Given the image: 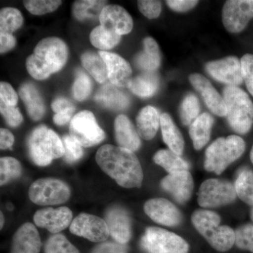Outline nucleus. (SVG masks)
Returning a JSON list of instances; mask_svg holds the SVG:
<instances>
[{
	"instance_id": "nucleus-29",
	"label": "nucleus",
	"mask_w": 253,
	"mask_h": 253,
	"mask_svg": "<svg viewBox=\"0 0 253 253\" xmlns=\"http://www.w3.org/2000/svg\"><path fill=\"white\" fill-rule=\"evenodd\" d=\"M106 1L80 0L73 3L72 12L74 17L81 22L97 19L106 6Z\"/></svg>"
},
{
	"instance_id": "nucleus-25",
	"label": "nucleus",
	"mask_w": 253,
	"mask_h": 253,
	"mask_svg": "<svg viewBox=\"0 0 253 253\" xmlns=\"http://www.w3.org/2000/svg\"><path fill=\"white\" fill-rule=\"evenodd\" d=\"M213 123L214 119L207 113H203L191 123L189 134L195 149L201 150L208 144L211 138Z\"/></svg>"
},
{
	"instance_id": "nucleus-55",
	"label": "nucleus",
	"mask_w": 253,
	"mask_h": 253,
	"mask_svg": "<svg viewBox=\"0 0 253 253\" xmlns=\"http://www.w3.org/2000/svg\"><path fill=\"white\" fill-rule=\"evenodd\" d=\"M251 219H252V221H253V206L252 207V209H251Z\"/></svg>"
},
{
	"instance_id": "nucleus-1",
	"label": "nucleus",
	"mask_w": 253,
	"mask_h": 253,
	"mask_svg": "<svg viewBox=\"0 0 253 253\" xmlns=\"http://www.w3.org/2000/svg\"><path fill=\"white\" fill-rule=\"evenodd\" d=\"M96 161L101 169L124 188H139L142 184V168L132 151L106 144L98 150Z\"/></svg>"
},
{
	"instance_id": "nucleus-13",
	"label": "nucleus",
	"mask_w": 253,
	"mask_h": 253,
	"mask_svg": "<svg viewBox=\"0 0 253 253\" xmlns=\"http://www.w3.org/2000/svg\"><path fill=\"white\" fill-rule=\"evenodd\" d=\"M206 69L214 79L228 86H238L244 82L241 62L236 56L211 61Z\"/></svg>"
},
{
	"instance_id": "nucleus-7",
	"label": "nucleus",
	"mask_w": 253,
	"mask_h": 253,
	"mask_svg": "<svg viewBox=\"0 0 253 253\" xmlns=\"http://www.w3.org/2000/svg\"><path fill=\"white\" fill-rule=\"evenodd\" d=\"M147 253H188L189 245L174 233L158 227H149L141 241Z\"/></svg>"
},
{
	"instance_id": "nucleus-39",
	"label": "nucleus",
	"mask_w": 253,
	"mask_h": 253,
	"mask_svg": "<svg viewBox=\"0 0 253 253\" xmlns=\"http://www.w3.org/2000/svg\"><path fill=\"white\" fill-rule=\"evenodd\" d=\"M62 4L59 0H26L23 1L26 9L33 15H44L56 11Z\"/></svg>"
},
{
	"instance_id": "nucleus-43",
	"label": "nucleus",
	"mask_w": 253,
	"mask_h": 253,
	"mask_svg": "<svg viewBox=\"0 0 253 253\" xmlns=\"http://www.w3.org/2000/svg\"><path fill=\"white\" fill-rule=\"evenodd\" d=\"M137 5L141 14L149 19L158 18L162 10V5L160 1L140 0L137 1Z\"/></svg>"
},
{
	"instance_id": "nucleus-5",
	"label": "nucleus",
	"mask_w": 253,
	"mask_h": 253,
	"mask_svg": "<svg viewBox=\"0 0 253 253\" xmlns=\"http://www.w3.org/2000/svg\"><path fill=\"white\" fill-rule=\"evenodd\" d=\"M246 150V143L239 136L220 137L206 151L204 167L208 172L221 174L231 163L239 159Z\"/></svg>"
},
{
	"instance_id": "nucleus-14",
	"label": "nucleus",
	"mask_w": 253,
	"mask_h": 253,
	"mask_svg": "<svg viewBox=\"0 0 253 253\" xmlns=\"http://www.w3.org/2000/svg\"><path fill=\"white\" fill-rule=\"evenodd\" d=\"M146 214L155 222L168 226L180 224V211L170 201L165 199H150L144 205Z\"/></svg>"
},
{
	"instance_id": "nucleus-52",
	"label": "nucleus",
	"mask_w": 253,
	"mask_h": 253,
	"mask_svg": "<svg viewBox=\"0 0 253 253\" xmlns=\"http://www.w3.org/2000/svg\"><path fill=\"white\" fill-rule=\"evenodd\" d=\"M75 110H76V108L56 113L54 115V118H53L55 124L57 125V126H62L69 122L71 120H72L71 118H72Z\"/></svg>"
},
{
	"instance_id": "nucleus-18",
	"label": "nucleus",
	"mask_w": 253,
	"mask_h": 253,
	"mask_svg": "<svg viewBox=\"0 0 253 253\" xmlns=\"http://www.w3.org/2000/svg\"><path fill=\"white\" fill-rule=\"evenodd\" d=\"M161 186L178 203L185 204L192 195L194 179L189 171H181L166 176L161 181Z\"/></svg>"
},
{
	"instance_id": "nucleus-38",
	"label": "nucleus",
	"mask_w": 253,
	"mask_h": 253,
	"mask_svg": "<svg viewBox=\"0 0 253 253\" xmlns=\"http://www.w3.org/2000/svg\"><path fill=\"white\" fill-rule=\"evenodd\" d=\"M44 253H80L64 236L55 234L46 241Z\"/></svg>"
},
{
	"instance_id": "nucleus-19",
	"label": "nucleus",
	"mask_w": 253,
	"mask_h": 253,
	"mask_svg": "<svg viewBox=\"0 0 253 253\" xmlns=\"http://www.w3.org/2000/svg\"><path fill=\"white\" fill-rule=\"evenodd\" d=\"M99 54L106 63L108 78L111 84L119 88L127 86L132 73L129 63L114 53L101 51Z\"/></svg>"
},
{
	"instance_id": "nucleus-12",
	"label": "nucleus",
	"mask_w": 253,
	"mask_h": 253,
	"mask_svg": "<svg viewBox=\"0 0 253 253\" xmlns=\"http://www.w3.org/2000/svg\"><path fill=\"white\" fill-rule=\"evenodd\" d=\"M70 231L92 242H103L109 238V228L106 221L96 216L82 213L70 226Z\"/></svg>"
},
{
	"instance_id": "nucleus-10",
	"label": "nucleus",
	"mask_w": 253,
	"mask_h": 253,
	"mask_svg": "<svg viewBox=\"0 0 253 253\" xmlns=\"http://www.w3.org/2000/svg\"><path fill=\"white\" fill-rule=\"evenodd\" d=\"M70 135L83 147H91L105 139L104 130L96 123L94 114L89 111L77 113L70 123Z\"/></svg>"
},
{
	"instance_id": "nucleus-9",
	"label": "nucleus",
	"mask_w": 253,
	"mask_h": 253,
	"mask_svg": "<svg viewBox=\"0 0 253 253\" xmlns=\"http://www.w3.org/2000/svg\"><path fill=\"white\" fill-rule=\"evenodd\" d=\"M235 186L224 179H209L204 181L198 192V203L204 208L220 207L232 204L236 199Z\"/></svg>"
},
{
	"instance_id": "nucleus-50",
	"label": "nucleus",
	"mask_w": 253,
	"mask_h": 253,
	"mask_svg": "<svg viewBox=\"0 0 253 253\" xmlns=\"http://www.w3.org/2000/svg\"><path fill=\"white\" fill-rule=\"evenodd\" d=\"M14 143V136L8 129H0V148L1 150L9 149Z\"/></svg>"
},
{
	"instance_id": "nucleus-34",
	"label": "nucleus",
	"mask_w": 253,
	"mask_h": 253,
	"mask_svg": "<svg viewBox=\"0 0 253 253\" xmlns=\"http://www.w3.org/2000/svg\"><path fill=\"white\" fill-rule=\"evenodd\" d=\"M89 40L95 47L106 51L117 45L121 41V36L99 26L91 32Z\"/></svg>"
},
{
	"instance_id": "nucleus-26",
	"label": "nucleus",
	"mask_w": 253,
	"mask_h": 253,
	"mask_svg": "<svg viewBox=\"0 0 253 253\" xmlns=\"http://www.w3.org/2000/svg\"><path fill=\"white\" fill-rule=\"evenodd\" d=\"M95 99L105 107L115 111L126 109L129 105L127 95L111 83L103 86L95 96Z\"/></svg>"
},
{
	"instance_id": "nucleus-17",
	"label": "nucleus",
	"mask_w": 253,
	"mask_h": 253,
	"mask_svg": "<svg viewBox=\"0 0 253 253\" xmlns=\"http://www.w3.org/2000/svg\"><path fill=\"white\" fill-rule=\"evenodd\" d=\"M189 81L194 89L202 96L208 109L216 116H226V107L222 96L214 89L207 78L199 73L189 76Z\"/></svg>"
},
{
	"instance_id": "nucleus-6",
	"label": "nucleus",
	"mask_w": 253,
	"mask_h": 253,
	"mask_svg": "<svg viewBox=\"0 0 253 253\" xmlns=\"http://www.w3.org/2000/svg\"><path fill=\"white\" fill-rule=\"evenodd\" d=\"M28 151L33 163L46 166L64 156L63 141L58 134L45 126L33 129L28 141Z\"/></svg>"
},
{
	"instance_id": "nucleus-54",
	"label": "nucleus",
	"mask_w": 253,
	"mask_h": 253,
	"mask_svg": "<svg viewBox=\"0 0 253 253\" xmlns=\"http://www.w3.org/2000/svg\"><path fill=\"white\" fill-rule=\"evenodd\" d=\"M250 158H251V162H252L253 164V146L252 149H251V155H250Z\"/></svg>"
},
{
	"instance_id": "nucleus-45",
	"label": "nucleus",
	"mask_w": 253,
	"mask_h": 253,
	"mask_svg": "<svg viewBox=\"0 0 253 253\" xmlns=\"http://www.w3.org/2000/svg\"><path fill=\"white\" fill-rule=\"evenodd\" d=\"M243 78L249 92L253 96V55L245 54L241 59Z\"/></svg>"
},
{
	"instance_id": "nucleus-32",
	"label": "nucleus",
	"mask_w": 253,
	"mask_h": 253,
	"mask_svg": "<svg viewBox=\"0 0 253 253\" xmlns=\"http://www.w3.org/2000/svg\"><path fill=\"white\" fill-rule=\"evenodd\" d=\"M81 62L89 74L99 83H104L108 79L106 63L101 56L91 51H86L81 56Z\"/></svg>"
},
{
	"instance_id": "nucleus-53",
	"label": "nucleus",
	"mask_w": 253,
	"mask_h": 253,
	"mask_svg": "<svg viewBox=\"0 0 253 253\" xmlns=\"http://www.w3.org/2000/svg\"><path fill=\"white\" fill-rule=\"evenodd\" d=\"M1 228H2L3 224H4V216H3L2 213L1 212Z\"/></svg>"
},
{
	"instance_id": "nucleus-31",
	"label": "nucleus",
	"mask_w": 253,
	"mask_h": 253,
	"mask_svg": "<svg viewBox=\"0 0 253 253\" xmlns=\"http://www.w3.org/2000/svg\"><path fill=\"white\" fill-rule=\"evenodd\" d=\"M154 161L158 166L164 168L169 174L181 171H189V163L169 149L158 151L154 155Z\"/></svg>"
},
{
	"instance_id": "nucleus-24",
	"label": "nucleus",
	"mask_w": 253,
	"mask_h": 253,
	"mask_svg": "<svg viewBox=\"0 0 253 253\" xmlns=\"http://www.w3.org/2000/svg\"><path fill=\"white\" fill-rule=\"evenodd\" d=\"M20 97L26 106L32 120L39 121L45 112L44 102L36 86L31 83H25L19 89Z\"/></svg>"
},
{
	"instance_id": "nucleus-36",
	"label": "nucleus",
	"mask_w": 253,
	"mask_h": 253,
	"mask_svg": "<svg viewBox=\"0 0 253 253\" xmlns=\"http://www.w3.org/2000/svg\"><path fill=\"white\" fill-rule=\"evenodd\" d=\"M199 99L193 94L186 95L181 102L179 114L181 123L184 126H191V123L199 116Z\"/></svg>"
},
{
	"instance_id": "nucleus-41",
	"label": "nucleus",
	"mask_w": 253,
	"mask_h": 253,
	"mask_svg": "<svg viewBox=\"0 0 253 253\" xmlns=\"http://www.w3.org/2000/svg\"><path fill=\"white\" fill-rule=\"evenodd\" d=\"M64 147V159L66 162L73 163L81 159L83 155V146L71 135L63 138Z\"/></svg>"
},
{
	"instance_id": "nucleus-16",
	"label": "nucleus",
	"mask_w": 253,
	"mask_h": 253,
	"mask_svg": "<svg viewBox=\"0 0 253 253\" xmlns=\"http://www.w3.org/2000/svg\"><path fill=\"white\" fill-rule=\"evenodd\" d=\"M99 20L101 26L105 29L120 36L128 34L133 28L132 18L119 5H106L101 11Z\"/></svg>"
},
{
	"instance_id": "nucleus-21",
	"label": "nucleus",
	"mask_w": 253,
	"mask_h": 253,
	"mask_svg": "<svg viewBox=\"0 0 253 253\" xmlns=\"http://www.w3.org/2000/svg\"><path fill=\"white\" fill-rule=\"evenodd\" d=\"M42 247L41 237L31 223H25L15 233L11 253H39Z\"/></svg>"
},
{
	"instance_id": "nucleus-51",
	"label": "nucleus",
	"mask_w": 253,
	"mask_h": 253,
	"mask_svg": "<svg viewBox=\"0 0 253 253\" xmlns=\"http://www.w3.org/2000/svg\"><path fill=\"white\" fill-rule=\"evenodd\" d=\"M72 103L65 98L60 97L55 99L51 104V109L53 111L56 113L61 112V111H66V110L74 109Z\"/></svg>"
},
{
	"instance_id": "nucleus-48",
	"label": "nucleus",
	"mask_w": 253,
	"mask_h": 253,
	"mask_svg": "<svg viewBox=\"0 0 253 253\" xmlns=\"http://www.w3.org/2000/svg\"><path fill=\"white\" fill-rule=\"evenodd\" d=\"M127 248L126 245L106 243L96 246L92 253H126Z\"/></svg>"
},
{
	"instance_id": "nucleus-2",
	"label": "nucleus",
	"mask_w": 253,
	"mask_h": 253,
	"mask_svg": "<svg viewBox=\"0 0 253 253\" xmlns=\"http://www.w3.org/2000/svg\"><path fill=\"white\" fill-rule=\"evenodd\" d=\"M68 57V48L62 40L55 37L44 38L26 59V68L32 77L43 81L61 71Z\"/></svg>"
},
{
	"instance_id": "nucleus-20",
	"label": "nucleus",
	"mask_w": 253,
	"mask_h": 253,
	"mask_svg": "<svg viewBox=\"0 0 253 253\" xmlns=\"http://www.w3.org/2000/svg\"><path fill=\"white\" fill-rule=\"evenodd\" d=\"M109 228L110 235L118 244L126 245L131 235L130 218L123 208H111L106 213L105 217Z\"/></svg>"
},
{
	"instance_id": "nucleus-15",
	"label": "nucleus",
	"mask_w": 253,
	"mask_h": 253,
	"mask_svg": "<svg viewBox=\"0 0 253 253\" xmlns=\"http://www.w3.org/2000/svg\"><path fill=\"white\" fill-rule=\"evenodd\" d=\"M72 217V212L68 208H48L37 211L33 219L39 227L44 228L52 234H57L71 224Z\"/></svg>"
},
{
	"instance_id": "nucleus-3",
	"label": "nucleus",
	"mask_w": 253,
	"mask_h": 253,
	"mask_svg": "<svg viewBox=\"0 0 253 253\" xmlns=\"http://www.w3.org/2000/svg\"><path fill=\"white\" fill-rule=\"evenodd\" d=\"M191 221L211 246L220 252H226L235 244V231L226 225H220L221 217L208 210H197L193 213Z\"/></svg>"
},
{
	"instance_id": "nucleus-47",
	"label": "nucleus",
	"mask_w": 253,
	"mask_h": 253,
	"mask_svg": "<svg viewBox=\"0 0 253 253\" xmlns=\"http://www.w3.org/2000/svg\"><path fill=\"white\" fill-rule=\"evenodd\" d=\"M199 1L195 0H168L166 4L173 11L176 12H186L195 7Z\"/></svg>"
},
{
	"instance_id": "nucleus-37",
	"label": "nucleus",
	"mask_w": 253,
	"mask_h": 253,
	"mask_svg": "<svg viewBox=\"0 0 253 253\" xmlns=\"http://www.w3.org/2000/svg\"><path fill=\"white\" fill-rule=\"evenodd\" d=\"M22 171L21 164L16 158L3 157L0 159V184L1 186L19 177Z\"/></svg>"
},
{
	"instance_id": "nucleus-35",
	"label": "nucleus",
	"mask_w": 253,
	"mask_h": 253,
	"mask_svg": "<svg viewBox=\"0 0 253 253\" xmlns=\"http://www.w3.org/2000/svg\"><path fill=\"white\" fill-rule=\"evenodd\" d=\"M23 18L16 8H3L0 11V33L13 35L22 26Z\"/></svg>"
},
{
	"instance_id": "nucleus-49",
	"label": "nucleus",
	"mask_w": 253,
	"mask_h": 253,
	"mask_svg": "<svg viewBox=\"0 0 253 253\" xmlns=\"http://www.w3.org/2000/svg\"><path fill=\"white\" fill-rule=\"evenodd\" d=\"M16 43V39L13 35L0 33V52L1 54H4V53L14 49Z\"/></svg>"
},
{
	"instance_id": "nucleus-42",
	"label": "nucleus",
	"mask_w": 253,
	"mask_h": 253,
	"mask_svg": "<svg viewBox=\"0 0 253 253\" xmlns=\"http://www.w3.org/2000/svg\"><path fill=\"white\" fill-rule=\"evenodd\" d=\"M235 244L240 249L253 253V225L245 224L235 231Z\"/></svg>"
},
{
	"instance_id": "nucleus-33",
	"label": "nucleus",
	"mask_w": 253,
	"mask_h": 253,
	"mask_svg": "<svg viewBox=\"0 0 253 253\" xmlns=\"http://www.w3.org/2000/svg\"><path fill=\"white\" fill-rule=\"evenodd\" d=\"M236 194L241 201L253 206V172L249 168H242L238 172L235 184Z\"/></svg>"
},
{
	"instance_id": "nucleus-8",
	"label": "nucleus",
	"mask_w": 253,
	"mask_h": 253,
	"mask_svg": "<svg viewBox=\"0 0 253 253\" xmlns=\"http://www.w3.org/2000/svg\"><path fill=\"white\" fill-rule=\"evenodd\" d=\"M71 196L66 183L53 178L40 179L31 184L29 198L39 206H54L66 202Z\"/></svg>"
},
{
	"instance_id": "nucleus-46",
	"label": "nucleus",
	"mask_w": 253,
	"mask_h": 253,
	"mask_svg": "<svg viewBox=\"0 0 253 253\" xmlns=\"http://www.w3.org/2000/svg\"><path fill=\"white\" fill-rule=\"evenodd\" d=\"M0 98L1 102L10 106H15L18 103V94L9 83H0Z\"/></svg>"
},
{
	"instance_id": "nucleus-23",
	"label": "nucleus",
	"mask_w": 253,
	"mask_h": 253,
	"mask_svg": "<svg viewBox=\"0 0 253 253\" xmlns=\"http://www.w3.org/2000/svg\"><path fill=\"white\" fill-rule=\"evenodd\" d=\"M136 130L144 140L154 139L161 126V116L154 106L143 108L136 118Z\"/></svg>"
},
{
	"instance_id": "nucleus-11",
	"label": "nucleus",
	"mask_w": 253,
	"mask_h": 253,
	"mask_svg": "<svg viewBox=\"0 0 253 253\" xmlns=\"http://www.w3.org/2000/svg\"><path fill=\"white\" fill-rule=\"evenodd\" d=\"M253 18V0H229L222 9V23L226 31L239 33Z\"/></svg>"
},
{
	"instance_id": "nucleus-27",
	"label": "nucleus",
	"mask_w": 253,
	"mask_h": 253,
	"mask_svg": "<svg viewBox=\"0 0 253 253\" xmlns=\"http://www.w3.org/2000/svg\"><path fill=\"white\" fill-rule=\"evenodd\" d=\"M144 50L135 58V63L138 68L152 72L156 71L161 65V54L157 42L151 37L144 40Z\"/></svg>"
},
{
	"instance_id": "nucleus-28",
	"label": "nucleus",
	"mask_w": 253,
	"mask_h": 253,
	"mask_svg": "<svg viewBox=\"0 0 253 253\" xmlns=\"http://www.w3.org/2000/svg\"><path fill=\"white\" fill-rule=\"evenodd\" d=\"M161 127L163 141L169 150L179 155L182 154L184 148V141L172 118L168 113H163L161 116Z\"/></svg>"
},
{
	"instance_id": "nucleus-4",
	"label": "nucleus",
	"mask_w": 253,
	"mask_h": 253,
	"mask_svg": "<svg viewBox=\"0 0 253 253\" xmlns=\"http://www.w3.org/2000/svg\"><path fill=\"white\" fill-rule=\"evenodd\" d=\"M223 99L231 127L238 134H247L253 125V104L249 95L238 86H226Z\"/></svg>"
},
{
	"instance_id": "nucleus-44",
	"label": "nucleus",
	"mask_w": 253,
	"mask_h": 253,
	"mask_svg": "<svg viewBox=\"0 0 253 253\" xmlns=\"http://www.w3.org/2000/svg\"><path fill=\"white\" fill-rule=\"evenodd\" d=\"M0 111L9 126L16 127L23 122L22 115L15 106H7L4 103L0 102Z\"/></svg>"
},
{
	"instance_id": "nucleus-22",
	"label": "nucleus",
	"mask_w": 253,
	"mask_h": 253,
	"mask_svg": "<svg viewBox=\"0 0 253 253\" xmlns=\"http://www.w3.org/2000/svg\"><path fill=\"white\" fill-rule=\"evenodd\" d=\"M115 136L119 147L134 152L141 146L140 136L129 118L119 115L115 120Z\"/></svg>"
},
{
	"instance_id": "nucleus-40",
	"label": "nucleus",
	"mask_w": 253,
	"mask_h": 253,
	"mask_svg": "<svg viewBox=\"0 0 253 253\" xmlns=\"http://www.w3.org/2000/svg\"><path fill=\"white\" fill-rule=\"evenodd\" d=\"M91 89L92 84L90 78L83 71H78L72 88L73 95L75 99L78 101H84L89 97Z\"/></svg>"
},
{
	"instance_id": "nucleus-30",
	"label": "nucleus",
	"mask_w": 253,
	"mask_h": 253,
	"mask_svg": "<svg viewBox=\"0 0 253 253\" xmlns=\"http://www.w3.org/2000/svg\"><path fill=\"white\" fill-rule=\"evenodd\" d=\"M159 81L157 76L151 72H146L131 78L127 87L136 96L142 98L150 97L158 90Z\"/></svg>"
}]
</instances>
